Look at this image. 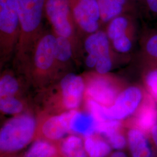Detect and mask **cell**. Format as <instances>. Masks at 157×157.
<instances>
[{
	"instance_id": "obj_16",
	"label": "cell",
	"mask_w": 157,
	"mask_h": 157,
	"mask_svg": "<svg viewBox=\"0 0 157 157\" xmlns=\"http://www.w3.org/2000/svg\"><path fill=\"white\" fill-rule=\"evenodd\" d=\"M23 157H61L56 143L37 139L25 153Z\"/></svg>"
},
{
	"instance_id": "obj_21",
	"label": "cell",
	"mask_w": 157,
	"mask_h": 157,
	"mask_svg": "<svg viewBox=\"0 0 157 157\" xmlns=\"http://www.w3.org/2000/svg\"><path fill=\"white\" fill-rule=\"evenodd\" d=\"M157 112L152 106H146L144 108L137 117L136 122L138 126L144 130L153 128L157 122Z\"/></svg>"
},
{
	"instance_id": "obj_26",
	"label": "cell",
	"mask_w": 157,
	"mask_h": 157,
	"mask_svg": "<svg viewBox=\"0 0 157 157\" xmlns=\"http://www.w3.org/2000/svg\"><path fill=\"white\" fill-rule=\"evenodd\" d=\"M147 50L150 55L157 58V35L152 37L148 41Z\"/></svg>"
},
{
	"instance_id": "obj_22",
	"label": "cell",
	"mask_w": 157,
	"mask_h": 157,
	"mask_svg": "<svg viewBox=\"0 0 157 157\" xmlns=\"http://www.w3.org/2000/svg\"><path fill=\"white\" fill-rule=\"evenodd\" d=\"M128 23V19L121 15L113 18L110 21L108 28L107 36L108 38L112 41L118 37L125 34Z\"/></svg>"
},
{
	"instance_id": "obj_28",
	"label": "cell",
	"mask_w": 157,
	"mask_h": 157,
	"mask_svg": "<svg viewBox=\"0 0 157 157\" xmlns=\"http://www.w3.org/2000/svg\"><path fill=\"white\" fill-rule=\"evenodd\" d=\"M152 137L154 142V144L156 146L157 150V124H155L153 128L151 129Z\"/></svg>"
},
{
	"instance_id": "obj_14",
	"label": "cell",
	"mask_w": 157,
	"mask_h": 157,
	"mask_svg": "<svg viewBox=\"0 0 157 157\" xmlns=\"http://www.w3.org/2000/svg\"><path fill=\"white\" fill-rule=\"evenodd\" d=\"M128 142L132 157H152L148 140L139 129H131L128 133Z\"/></svg>"
},
{
	"instance_id": "obj_18",
	"label": "cell",
	"mask_w": 157,
	"mask_h": 157,
	"mask_svg": "<svg viewBox=\"0 0 157 157\" xmlns=\"http://www.w3.org/2000/svg\"><path fill=\"white\" fill-rule=\"evenodd\" d=\"M24 102L17 96L0 98V109L4 113L17 115L22 113L25 109Z\"/></svg>"
},
{
	"instance_id": "obj_3",
	"label": "cell",
	"mask_w": 157,
	"mask_h": 157,
	"mask_svg": "<svg viewBox=\"0 0 157 157\" xmlns=\"http://www.w3.org/2000/svg\"><path fill=\"white\" fill-rule=\"evenodd\" d=\"M20 23L16 0H0V44L1 54L9 55L18 44Z\"/></svg>"
},
{
	"instance_id": "obj_17",
	"label": "cell",
	"mask_w": 157,
	"mask_h": 157,
	"mask_svg": "<svg viewBox=\"0 0 157 157\" xmlns=\"http://www.w3.org/2000/svg\"><path fill=\"white\" fill-rule=\"evenodd\" d=\"M97 2L101 21L104 22H109L121 15L128 4V0H97Z\"/></svg>"
},
{
	"instance_id": "obj_12",
	"label": "cell",
	"mask_w": 157,
	"mask_h": 157,
	"mask_svg": "<svg viewBox=\"0 0 157 157\" xmlns=\"http://www.w3.org/2000/svg\"><path fill=\"white\" fill-rule=\"evenodd\" d=\"M98 123L95 117L87 110L76 109L71 119L70 132L85 137L97 133Z\"/></svg>"
},
{
	"instance_id": "obj_23",
	"label": "cell",
	"mask_w": 157,
	"mask_h": 157,
	"mask_svg": "<svg viewBox=\"0 0 157 157\" xmlns=\"http://www.w3.org/2000/svg\"><path fill=\"white\" fill-rule=\"evenodd\" d=\"M111 147L115 150H122L124 148L127 143L125 137L120 130L115 132L105 137Z\"/></svg>"
},
{
	"instance_id": "obj_29",
	"label": "cell",
	"mask_w": 157,
	"mask_h": 157,
	"mask_svg": "<svg viewBox=\"0 0 157 157\" xmlns=\"http://www.w3.org/2000/svg\"><path fill=\"white\" fill-rule=\"evenodd\" d=\"M109 157H128L124 152L117 151L112 153Z\"/></svg>"
},
{
	"instance_id": "obj_2",
	"label": "cell",
	"mask_w": 157,
	"mask_h": 157,
	"mask_svg": "<svg viewBox=\"0 0 157 157\" xmlns=\"http://www.w3.org/2000/svg\"><path fill=\"white\" fill-rule=\"evenodd\" d=\"M85 81L75 73L65 75L60 81L58 89L52 94L44 113H59L78 109L84 97Z\"/></svg>"
},
{
	"instance_id": "obj_19",
	"label": "cell",
	"mask_w": 157,
	"mask_h": 157,
	"mask_svg": "<svg viewBox=\"0 0 157 157\" xmlns=\"http://www.w3.org/2000/svg\"><path fill=\"white\" fill-rule=\"evenodd\" d=\"M55 54L56 62L68 61L72 56V44L71 40L63 36H56Z\"/></svg>"
},
{
	"instance_id": "obj_20",
	"label": "cell",
	"mask_w": 157,
	"mask_h": 157,
	"mask_svg": "<svg viewBox=\"0 0 157 157\" xmlns=\"http://www.w3.org/2000/svg\"><path fill=\"white\" fill-rule=\"evenodd\" d=\"M20 91V85L17 78L10 74L3 75L0 79V98L17 96Z\"/></svg>"
},
{
	"instance_id": "obj_7",
	"label": "cell",
	"mask_w": 157,
	"mask_h": 157,
	"mask_svg": "<svg viewBox=\"0 0 157 157\" xmlns=\"http://www.w3.org/2000/svg\"><path fill=\"white\" fill-rule=\"evenodd\" d=\"M73 19L80 28L88 33L98 31L101 20L97 0H68Z\"/></svg>"
},
{
	"instance_id": "obj_8",
	"label": "cell",
	"mask_w": 157,
	"mask_h": 157,
	"mask_svg": "<svg viewBox=\"0 0 157 157\" xmlns=\"http://www.w3.org/2000/svg\"><path fill=\"white\" fill-rule=\"evenodd\" d=\"M56 36L47 34L38 41L33 56L34 72L36 77L44 79L49 76L56 63L55 48Z\"/></svg>"
},
{
	"instance_id": "obj_15",
	"label": "cell",
	"mask_w": 157,
	"mask_h": 157,
	"mask_svg": "<svg viewBox=\"0 0 157 157\" xmlns=\"http://www.w3.org/2000/svg\"><path fill=\"white\" fill-rule=\"evenodd\" d=\"M84 143L89 157H107L111 151L112 147L109 143L97 133L85 137Z\"/></svg>"
},
{
	"instance_id": "obj_30",
	"label": "cell",
	"mask_w": 157,
	"mask_h": 157,
	"mask_svg": "<svg viewBox=\"0 0 157 157\" xmlns=\"http://www.w3.org/2000/svg\"><path fill=\"white\" fill-rule=\"evenodd\" d=\"M19 157L17 156L16 154H12V155H6V156H4V157Z\"/></svg>"
},
{
	"instance_id": "obj_4",
	"label": "cell",
	"mask_w": 157,
	"mask_h": 157,
	"mask_svg": "<svg viewBox=\"0 0 157 157\" xmlns=\"http://www.w3.org/2000/svg\"><path fill=\"white\" fill-rule=\"evenodd\" d=\"M45 0H16L20 23L18 45L21 48L26 40L35 34L45 14Z\"/></svg>"
},
{
	"instance_id": "obj_5",
	"label": "cell",
	"mask_w": 157,
	"mask_h": 157,
	"mask_svg": "<svg viewBox=\"0 0 157 157\" xmlns=\"http://www.w3.org/2000/svg\"><path fill=\"white\" fill-rule=\"evenodd\" d=\"M76 109L59 113H42L37 119L36 139L57 143L70 132V122Z\"/></svg>"
},
{
	"instance_id": "obj_13",
	"label": "cell",
	"mask_w": 157,
	"mask_h": 157,
	"mask_svg": "<svg viewBox=\"0 0 157 157\" xmlns=\"http://www.w3.org/2000/svg\"><path fill=\"white\" fill-rule=\"evenodd\" d=\"M56 144L61 157H89L81 136L72 133Z\"/></svg>"
},
{
	"instance_id": "obj_25",
	"label": "cell",
	"mask_w": 157,
	"mask_h": 157,
	"mask_svg": "<svg viewBox=\"0 0 157 157\" xmlns=\"http://www.w3.org/2000/svg\"><path fill=\"white\" fill-rule=\"evenodd\" d=\"M147 83L152 92L157 96V70L152 71L147 75Z\"/></svg>"
},
{
	"instance_id": "obj_1",
	"label": "cell",
	"mask_w": 157,
	"mask_h": 157,
	"mask_svg": "<svg viewBox=\"0 0 157 157\" xmlns=\"http://www.w3.org/2000/svg\"><path fill=\"white\" fill-rule=\"evenodd\" d=\"M37 119L30 112L14 115L0 131L1 157L16 154L36 139Z\"/></svg>"
},
{
	"instance_id": "obj_11",
	"label": "cell",
	"mask_w": 157,
	"mask_h": 157,
	"mask_svg": "<svg viewBox=\"0 0 157 157\" xmlns=\"http://www.w3.org/2000/svg\"><path fill=\"white\" fill-rule=\"evenodd\" d=\"M85 81L84 98H89L105 107H110L118 97L116 86L108 78L90 75Z\"/></svg>"
},
{
	"instance_id": "obj_10",
	"label": "cell",
	"mask_w": 157,
	"mask_h": 157,
	"mask_svg": "<svg viewBox=\"0 0 157 157\" xmlns=\"http://www.w3.org/2000/svg\"><path fill=\"white\" fill-rule=\"evenodd\" d=\"M84 48L89 55L97 61L96 71L99 74L105 75L112 67L109 53L108 37L101 31H97L89 36L84 42Z\"/></svg>"
},
{
	"instance_id": "obj_9",
	"label": "cell",
	"mask_w": 157,
	"mask_h": 157,
	"mask_svg": "<svg viewBox=\"0 0 157 157\" xmlns=\"http://www.w3.org/2000/svg\"><path fill=\"white\" fill-rule=\"evenodd\" d=\"M142 99L141 90L136 87H130L118 94L110 107L105 108L108 120L121 121L135 112Z\"/></svg>"
},
{
	"instance_id": "obj_27",
	"label": "cell",
	"mask_w": 157,
	"mask_h": 157,
	"mask_svg": "<svg viewBox=\"0 0 157 157\" xmlns=\"http://www.w3.org/2000/svg\"><path fill=\"white\" fill-rule=\"evenodd\" d=\"M147 6L152 12L157 13V0H146Z\"/></svg>"
},
{
	"instance_id": "obj_6",
	"label": "cell",
	"mask_w": 157,
	"mask_h": 157,
	"mask_svg": "<svg viewBox=\"0 0 157 157\" xmlns=\"http://www.w3.org/2000/svg\"><path fill=\"white\" fill-rule=\"evenodd\" d=\"M45 15L56 36L72 37L75 21L68 0H45Z\"/></svg>"
},
{
	"instance_id": "obj_24",
	"label": "cell",
	"mask_w": 157,
	"mask_h": 157,
	"mask_svg": "<svg viewBox=\"0 0 157 157\" xmlns=\"http://www.w3.org/2000/svg\"><path fill=\"white\" fill-rule=\"evenodd\" d=\"M112 43L114 48L120 52H126L132 47V43L126 34L113 40Z\"/></svg>"
}]
</instances>
